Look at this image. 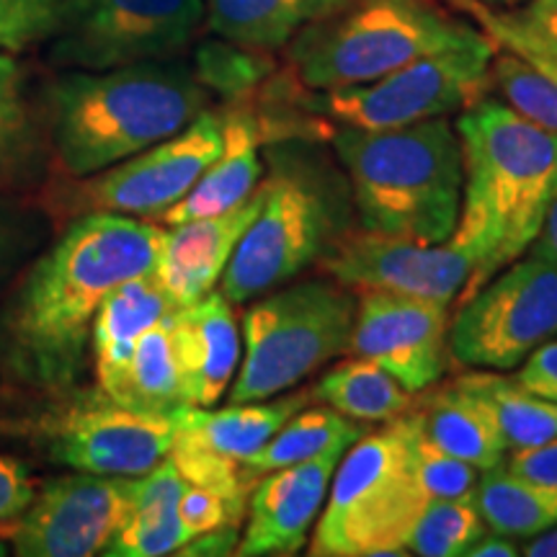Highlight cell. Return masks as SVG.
Listing matches in <instances>:
<instances>
[{"instance_id":"cell-1","label":"cell","mask_w":557,"mask_h":557,"mask_svg":"<svg viewBox=\"0 0 557 557\" xmlns=\"http://www.w3.org/2000/svg\"><path fill=\"white\" fill-rule=\"evenodd\" d=\"M163 227L86 212L39 256L0 310V369L18 385L67 395L86 372L94 318L111 292L152 274Z\"/></svg>"},{"instance_id":"cell-2","label":"cell","mask_w":557,"mask_h":557,"mask_svg":"<svg viewBox=\"0 0 557 557\" xmlns=\"http://www.w3.org/2000/svg\"><path fill=\"white\" fill-rule=\"evenodd\" d=\"M465 186L449 243L472 261L457 302L483 287L537 238L557 194V132L521 120L500 99L483 96L457 116Z\"/></svg>"},{"instance_id":"cell-3","label":"cell","mask_w":557,"mask_h":557,"mask_svg":"<svg viewBox=\"0 0 557 557\" xmlns=\"http://www.w3.org/2000/svg\"><path fill=\"white\" fill-rule=\"evenodd\" d=\"M209 109V90L181 58L65 70L47 86V139L60 171L88 178L163 143Z\"/></svg>"},{"instance_id":"cell-4","label":"cell","mask_w":557,"mask_h":557,"mask_svg":"<svg viewBox=\"0 0 557 557\" xmlns=\"http://www.w3.org/2000/svg\"><path fill=\"white\" fill-rule=\"evenodd\" d=\"M263 165L259 212L220 278V292L233 305L295 282L357 225L346 173L333 150L284 139L269 145Z\"/></svg>"},{"instance_id":"cell-5","label":"cell","mask_w":557,"mask_h":557,"mask_svg":"<svg viewBox=\"0 0 557 557\" xmlns=\"http://www.w3.org/2000/svg\"><path fill=\"white\" fill-rule=\"evenodd\" d=\"M357 225L418 243H447L462 207V143L447 116L395 129L333 127Z\"/></svg>"},{"instance_id":"cell-6","label":"cell","mask_w":557,"mask_h":557,"mask_svg":"<svg viewBox=\"0 0 557 557\" xmlns=\"http://www.w3.org/2000/svg\"><path fill=\"white\" fill-rule=\"evenodd\" d=\"M483 34L436 0H348L299 32L284 50L292 78L310 94H325L364 86Z\"/></svg>"},{"instance_id":"cell-7","label":"cell","mask_w":557,"mask_h":557,"mask_svg":"<svg viewBox=\"0 0 557 557\" xmlns=\"http://www.w3.org/2000/svg\"><path fill=\"white\" fill-rule=\"evenodd\" d=\"M429 504L416 470V421L408 410L344 451L315 521L310 555H410V529Z\"/></svg>"},{"instance_id":"cell-8","label":"cell","mask_w":557,"mask_h":557,"mask_svg":"<svg viewBox=\"0 0 557 557\" xmlns=\"http://www.w3.org/2000/svg\"><path fill=\"white\" fill-rule=\"evenodd\" d=\"M357 295L331 276L302 278L256 297L243 315V357L230 403L289 393L348 351Z\"/></svg>"},{"instance_id":"cell-9","label":"cell","mask_w":557,"mask_h":557,"mask_svg":"<svg viewBox=\"0 0 557 557\" xmlns=\"http://www.w3.org/2000/svg\"><path fill=\"white\" fill-rule=\"evenodd\" d=\"M498 45L487 34L470 45L451 47L382 78L308 99V107L338 127L395 129L455 114L487 94V70Z\"/></svg>"},{"instance_id":"cell-10","label":"cell","mask_w":557,"mask_h":557,"mask_svg":"<svg viewBox=\"0 0 557 557\" xmlns=\"http://www.w3.org/2000/svg\"><path fill=\"white\" fill-rule=\"evenodd\" d=\"M557 338V267L527 250L493 274L449 320L451 359L508 372L534 348Z\"/></svg>"},{"instance_id":"cell-11","label":"cell","mask_w":557,"mask_h":557,"mask_svg":"<svg viewBox=\"0 0 557 557\" xmlns=\"http://www.w3.org/2000/svg\"><path fill=\"white\" fill-rule=\"evenodd\" d=\"M205 16V0H73L47 58L60 70L173 60L194 45Z\"/></svg>"},{"instance_id":"cell-12","label":"cell","mask_w":557,"mask_h":557,"mask_svg":"<svg viewBox=\"0 0 557 557\" xmlns=\"http://www.w3.org/2000/svg\"><path fill=\"white\" fill-rule=\"evenodd\" d=\"M176 416L145 413L99 387L73 393L65 408L39 421V447L52 462L90 475L137 478L169 457Z\"/></svg>"},{"instance_id":"cell-13","label":"cell","mask_w":557,"mask_h":557,"mask_svg":"<svg viewBox=\"0 0 557 557\" xmlns=\"http://www.w3.org/2000/svg\"><path fill=\"white\" fill-rule=\"evenodd\" d=\"M222 111L207 109L163 143L150 145L111 169L83 178L65 194L70 212H111L158 220L189 194L222 152Z\"/></svg>"},{"instance_id":"cell-14","label":"cell","mask_w":557,"mask_h":557,"mask_svg":"<svg viewBox=\"0 0 557 557\" xmlns=\"http://www.w3.org/2000/svg\"><path fill=\"white\" fill-rule=\"evenodd\" d=\"M310 398V389H289V395L230 403L227 408H181L169 459L186 483L205 485L248 508L253 483L246 465Z\"/></svg>"},{"instance_id":"cell-15","label":"cell","mask_w":557,"mask_h":557,"mask_svg":"<svg viewBox=\"0 0 557 557\" xmlns=\"http://www.w3.org/2000/svg\"><path fill=\"white\" fill-rule=\"evenodd\" d=\"M315 269L354 295L380 289L451 305L468 284L472 261L449 240L418 243L354 225Z\"/></svg>"},{"instance_id":"cell-16","label":"cell","mask_w":557,"mask_h":557,"mask_svg":"<svg viewBox=\"0 0 557 557\" xmlns=\"http://www.w3.org/2000/svg\"><path fill=\"white\" fill-rule=\"evenodd\" d=\"M449 305L434 299L357 292L348 354L374 361L408 393L421 395L438 385L449 367Z\"/></svg>"},{"instance_id":"cell-17","label":"cell","mask_w":557,"mask_h":557,"mask_svg":"<svg viewBox=\"0 0 557 557\" xmlns=\"http://www.w3.org/2000/svg\"><path fill=\"white\" fill-rule=\"evenodd\" d=\"M127 511V478L78 472L47 480L16 517L21 557H90L107 553Z\"/></svg>"},{"instance_id":"cell-18","label":"cell","mask_w":557,"mask_h":557,"mask_svg":"<svg viewBox=\"0 0 557 557\" xmlns=\"http://www.w3.org/2000/svg\"><path fill=\"white\" fill-rule=\"evenodd\" d=\"M344 451H325L256 480L248 496V524L235 547L240 557L297 555L323 511L325 496Z\"/></svg>"},{"instance_id":"cell-19","label":"cell","mask_w":557,"mask_h":557,"mask_svg":"<svg viewBox=\"0 0 557 557\" xmlns=\"http://www.w3.org/2000/svg\"><path fill=\"white\" fill-rule=\"evenodd\" d=\"M261 186L230 212L171 225L160 240L152 278L169 295L173 308H186L209 295L225 274L230 256L259 212Z\"/></svg>"},{"instance_id":"cell-20","label":"cell","mask_w":557,"mask_h":557,"mask_svg":"<svg viewBox=\"0 0 557 557\" xmlns=\"http://www.w3.org/2000/svg\"><path fill=\"white\" fill-rule=\"evenodd\" d=\"M173 338L186 406L214 408L233 385L243 357L233 302L212 289L194 305L178 308L173 312Z\"/></svg>"},{"instance_id":"cell-21","label":"cell","mask_w":557,"mask_h":557,"mask_svg":"<svg viewBox=\"0 0 557 557\" xmlns=\"http://www.w3.org/2000/svg\"><path fill=\"white\" fill-rule=\"evenodd\" d=\"M222 132H225L222 152L207 165L189 194L160 214L158 220L163 225L171 227L230 212L243 205L261 184L267 165H263L261 152V124L253 111L238 103L227 107L222 111Z\"/></svg>"},{"instance_id":"cell-22","label":"cell","mask_w":557,"mask_h":557,"mask_svg":"<svg viewBox=\"0 0 557 557\" xmlns=\"http://www.w3.org/2000/svg\"><path fill=\"white\" fill-rule=\"evenodd\" d=\"M176 310L152 274L129 278L103 299L90 329L96 387L114 395L145 331Z\"/></svg>"},{"instance_id":"cell-23","label":"cell","mask_w":557,"mask_h":557,"mask_svg":"<svg viewBox=\"0 0 557 557\" xmlns=\"http://www.w3.org/2000/svg\"><path fill=\"white\" fill-rule=\"evenodd\" d=\"M410 410L421 434L447 455L465 459L483 472L506 462L508 447L496 418L462 382L455 380L438 389L429 387L426 398Z\"/></svg>"},{"instance_id":"cell-24","label":"cell","mask_w":557,"mask_h":557,"mask_svg":"<svg viewBox=\"0 0 557 557\" xmlns=\"http://www.w3.org/2000/svg\"><path fill=\"white\" fill-rule=\"evenodd\" d=\"M186 480L169 457L137 478H127V511L107 553L111 557L176 555L189 542L178 517V500Z\"/></svg>"},{"instance_id":"cell-25","label":"cell","mask_w":557,"mask_h":557,"mask_svg":"<svg viewBox=\"0 0 557 557\" xmlns=\"http://www.w3.org/2000/svg\"><path fill=\"white\" fill-rule=\"evenodd\" d=\"M346 3L348 0H205V26L233 45L276 52Z\"/></svg>"},{"instance_id":"cell-26","label":"cell","mask_w":557,"mask_h":557,"mask_svg":"<svg viewBox=\"0 0 557 557\" xmlns=\"http://www.w3.org/2000/svg\"><path fill=\"white\" fill-rule=\"evenodd\" d=\"M173 312L139 336L127 372L111 400L160 416H176L181 408H186L176 338H173Z\"/></svg>"},{"instance_id":"cell-27","label":"cell","mask_w":557,"mask_h":557,"mask_svg":"<svg viewBox=\"0 0 557 557\" xmlns=\"http://www.w3.org/2000/svg\"><path fill=\"white\" fill-rule=\"evenodd\" d=\"M310 395L323 406L338 410L341 416L361 423H387L413 408V393H408L380 364L361 357L329 369Z\"/></svg>"},{"instance_id":"cell-28","label":"cell","mask_w":557,"mask_h":557,"mask_svg":"<svg viewBox=\"0 0 557 557\" xmlns=\"http://www.w3.org/2000/svg\"><path fill=\"white\" fill-rule=\"evenodd\" d=\"M367 431L369 423L341 416L338 410H333L329 406H318L308 410L299 408L297 413L269 438L267 447L246 465V475L250 483L256 485V480L267 475V472L308 462V459H315L333 449L346 451L351 444H357Z\"/></svg>"},{"instance_id":"cell-29","label":"cell","mask_w":557,"mask_h":557,"mask_svg":"<svg viewBox=\"0 0 557 557\" xmlns=\"http://www.w3.org/2000/svg\"><path fill=\"white\" fill-rule=\"evenodd\" d=\"M475 496L491 532L532 540L534 534L557 527V483L517 478L500 465L485 470Z\"/></svg>"},{"instance_id":"cell-30","label":"cell","mask_w":557,"mask_h":557,"mask_svg":"<svg viewBox=\"0 0 557 557\" xmlns=\"http://www.w3.org/2000/svg\"><path fill=\"white\" fill-rule=\"evenodd\" d=\"M478 395L496 418L508 451L540 447L557 438V403L529 393L513 377H500L491 369L457 377Z\"/></svg>"},{"instance_id":"cell-31","label":"cell","mask_w":557,"mask_h":557,"mask_svg":"<svg viewBox=\"0 0 557 557\" xmlns=\"http://www.w3.org/2000/svg\"><path fill=\"white\" fill-rule=\"evenodd\" d=\"M39 156V120L24 62L0 52V191L32 173Z\"/></svg>"},{"instance_id":"cell-32","label":"cell","mask_w":557,"mask_h":557,"mask_svg":"<svg viewBox=\"0 0 557 557\" xmlns=\"http://www.w3.org/2000/svg\"><path fill=\"white\" fill-rule=\"evenodd\" d=\"M485 519L478 496L468 493L459 498L431 500L416 527L410 529L408 553L421 557H457L485 534Z\"/></svg>"},{"instance_id":"cell-33","label":"cell","mask_w":557,"mask_h":557,"mask_svg":"<svg viewBox=\"0 0 557 557\" xmlns=\"http://www.w3.org/2000/svg\"><path fill=\"white\" fill-rule=\"evenodd\" d=\"M487 90H496L521 120L557 132V86L517 52L498 47L487 70Z\"/></svg>"},{"instance_id":"cell-34","label":"cell","mask_w":557,"mask_h":557,"mask_svg":"<svg viewBox=\"0 0 557 557\" xmlns=\"http://www.w3.org/2000/svg\"><path fill=\"white\" fill-rule=\"evenodd\" d=\"M194 75L209 90L227 101H240L253 94L274 70L271 52L248 50L227 39H205L194 52Z\"/></svg>"},{"instance_id":"cell-35","label":"cell","mask_w":557,"mask_h":557,"mask_svg":"<svg viewBox=\"0 0 557 557\" xmlns=\"http://www.w3.org/2000/svg\"><path fill=\"white\" fill-rule=\"evenodd\" d=\"M451 3H455L457 9L468 11L470 16L478 21L480 29L496 41L498 47L517 52L519 58L532 62L540 73H545L557 86V47L547 45V41L540 39L537 34L529 32L527 26L513 16V11L491 9V5L480 3V0H451Z\"/></svg>"},{"instance_id":"cell-36","label":"cell","mask_w":557,"mask_h":557,"mask_svg":"<svg viewBox=\"0 0 557 557\" xmlns=\"http://www.w3.org/2000/svg\"><path fill=\"white\" fill-rule=\"evenodd\" d=\"M413 413V410H410ZM416 421V416H413ZM416 470L423 491L431 500L438 498H459L475 493L478 487V468H472L465 459L451 457L442 451L421 434L416 421Z\"/></svg>"},{"instance_id":"cell-37","label":"cell","mask_w":557,"mask_h":557,"mask_svg":"<svg viewBox=\"0 0 557 557\" xmlns=\"http://www.w3.org/2000/svg\"><path fill=\"white\" fill-rule=\"evenodd\" d=\"M246 506L194 483L184 485V493H181L178 500V517L189 540L197 537V534L212 532V529L240 527L243 519H246Z\"/></svg>"},{"instance_id":"cell-38","label":"cell","mask_w":557,"mask_h":557,"mask_svg":"<svg viewBox=\"0 0 557 557\" xmlns=\"http://www.w3.org/2000/svg\"><path fill=\"white\" fill-rule=\"evenodd\" d=\"M34 235H37V230L26 214L0 205V292L11 282L13 271L18 269L24 256L29 253Z\"/></svg>"},{"instance_id":"cell-39","label":"cell","mask_w":557,"mask_h":557,"mask_svg":"<svg viewBox=\"0 0 557 557\" xmlns=\"http://www.w3.org/2000/svg\"><path fill=\"white\" fill-rule=\"evenodd\" d=\"M37 493V480L18 459L0 455V524L16 521Z\"/></svg>"},{"instance_id":"cell-40","label":"cell","mask_w":557,"mask_h":557,"mask_svg":"<svg viewBox=\"0 0 557 557\" xmlns=\"http://www.w3.org/2000/svg\"><path fill=\"white\" fill-rule=\"evenodd\" d=\"M513 380L529 393L557 403V338L545 341L519 364Z\"/></svg>"},{"instance_id":"cell-41","label":"cell","mask_w":557,"mask_h":557,"mask_svg":"<svg viewBox=\"0 0 557 557\" xmlns=\"http://www.w3.org/2000/svg\"><path fill=\"white\" fill-rule=\"evenodd\" d=\"M504 470L517 478L557 483V438L547 444H540V447L508 451Z\"/></svg>"},{"instance_id":"cell-42","label":"cell","mask_w":557,"mask_h":557,"mask_svg":"<svg viewBox=\"0 0 557 557\" xmlns=\"http://www.w3.org/2000/svg\"><path fill=\"white\" fill-rule=\"evenodd\" d=\"M52 37V26L45 21L21 16V13L0 11V50H21V47L32 45Z\"/></svg>"},{"instance_id":"cell-43","label":"cell","mask_w":557,"mask_h":557,"mask_svg":"<svg viewBox=\"0 0 557 557\" xmlns=\"http://www.w3.org/2000/svg\"><path fill=\"white\" fill-rule=\"evenodd\" d=\"M529 32L537 34L547 45L557 47V0H524L521 9L513 11Z\"/></svg>"},{"instance_id":"cell-44","label":"cell","mask_w":557,"mask_h":557,"mask_svg":"<svg viewBox=\"0 0 557 557\" xmlns=\"http://www.w3.org/2000/svg\"><path fill=\"white\" fill-rule=\"evenodd\" d=\"M238 542H240V527H222V529H212V532L197 534V537L184 542V545L176 549V555H191V557L235 555Z\"/></svg>"},{"instance_id":"cell-45","label":"cell","mask_w":557,"mask_h":557,"mask_svg":"<svg viewBox=\"0 0 557 557\" xmlns=\"http://www.w3.org/2000/svg\"><path fill=\"white\" fill-rule=\"evenodd\" d=\"M70 5H73V0H0V11L45 21L47 26H52V34L58 32L60 21L65 18Z\"/></svg>"},{"instance_id":"cell-46","label":"cell","mask_w":557,"mask_h":557,"mask_svg":"<svg viewBox=\"0 0 557 557\" xmlns=\"http://www.w3.org/2000/svg\"><path fill=\"white\" fill-rule=\"evenodd\" d=\"M529 250L542 256V259L553 263V267H557V194H555V199L549 201L545 220H542V225H540L537 238H534Z\"/></svg>"},{"instance_id":"cell-47","label":"cell","mask_w":557,"mask_h":557,"mask_svg":"<svg viewBox=\"0 0 557 557\" xmlns=\"http://www.w3.org/2000/svg\"><path fill=\"white\" fill-rule=\"evenodd\" d=\"M517 555H521L517 540L506 537V534H498V532L483 534V537L468 549V557H517Z\"/></svg>"},{"instance_id":"cell-48","label":"cell","mask_w":557,"mask_h":557,"mask_svg":"<svg viewBox=\"0 0 557 557\" xmlns=\"http://www.w3.org/2000/svg\"><path fill=\"white\" fill-rule=\"evenodd\" d=\"M521 555L527 557H557V527L547 529V532L534 534L527 542V547L521 549Z\"/></svg>"},{"instance_id":"cell-49","label":"cell","mask_w":557,"mask_h":557,"mask_svg":"<svg viewBox=\"0 0 557 557\" xmlns=\"http://www.w3.org/2000/svg\"><path fill=\"white\" fill-rule=\"evenodd\" d=\"M480 3L491 5V9H504V5L508 3V0H480Z\"/></svg>"},{"instance_id":"cell-50","label":"cell","mask_w":557,"mask_h":557,"mask_svg":"<svg viewBox=\"0 0 557 557\" xmlns=\"http://www.w3.org/2000/svg\"><path fill=\"white\" fill-rule=\"evenodd\" d=\"M521 3H524V0H508L506 5H521Z\"/></svg>"}]
</instances>
